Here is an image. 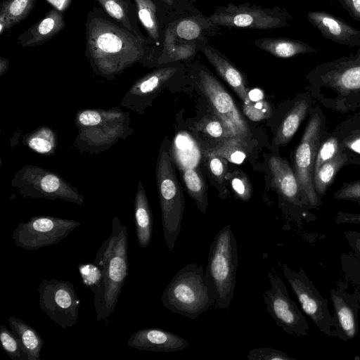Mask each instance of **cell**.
I'll return each mask as SVG.
<instances>
[{
    "label": "cell",
    "instance_id": "603a6c76",
    "mask_svg": "<svg viewBox=\"0 0 360 360\" xmlns=\"http://www.w3.org/2000/svg\"><path fill=\"white\" fill-rule=\"evenodd\" d=\"M65 27L63 12L52 8L44 18L20 34L17 43L24 48L41 46L56 36Z\"/></svg>",
    "mask_w": 360,
    "mask_h": 360
},
{
    "label": "cell",
    "instance_id": "d6986e66",
    "mask_svg": "<svg viewBox=\"0 0 360 360\" xmlns=\"http://www.w3.org/2000/svg\"><path fill=\"white\" fill-rule=\"evenodd\" d=\"M269 167L274 187L283 199L297 208L304 218L309 217L310 207L304 200L294 170L288 160L272 155L269 160Z\"/></svg>",
    "mask_w": 360,
    "mask_h": 360
},
{
    "label": "cell",
    "instance_id": "9a60e30c",
    "mask_svg": "<svg viewBox=\"0 0 360 360\" xmlns=\"http://www.w3.org/2000/svg\"><path fill=\"white\" fill-rule=\"evenodd\" d=\"M195 76L214 113L226 123L236 138L246 141L250 135L248 125L230 94L208 69L200 64L196 68Z\"/></svg>",
    "mask_w": 360,
    "mask_h": 360
},
{
    "label": "cell",
    "instance_id": "7a4b0ae2",
    "mask_svg": "<svg viewBox=\"0 0 360 360\" xmlns=\"http://www.w3.org/2000/svg\"><path fill=\"white\" fill-rule=\"evenodd\" d=\"M127 229L119 217L112 221L110 236L104 240L95 257L101 270V280L93 290L97 322L105 321L113 313L129 274Z\"/></svg>",
    "mask_w": 360,
    "mask_h": 360
},
{
    "label": "cell",
    "instance_id": "60d3db41",
    "mask_svg": "<svg viewBox=\"0 0 360 360\" xmlns=\"http://www.w3.org/2000/svg\"><path fill=\"white\" fill-rule=\"evenodd\" d=\"M78 269L82 283L91 291L94 290L101 280V269L94 263L82 264Z\"/></svg>",
    "mask_w": 360,
    "mask_h": 360
},
{
    "label": "cell",
    "instance_id": "d590c367",
    "mask_svg": "<svg viewBox=\"0 0 360 360\" xmlns=\"http://www.w3.org/2000/svg\"><path fill=\"white\" fill-rule=\"evenodd\" d=\"M245 143L238 139H231L223 141L210 150L219 155L226 160L234 164H241L246 158Z\"/></svg>",
    "mask_w": 360,
    "mask_h": 360
},
{
    "label": "cell",
    "instance_id": "8992f818",
    "mask_svg": "<svg viewBox=\"0 0 360 360\" xmlns=\"http://www.w3.org/2000/svg\"><path fill=\"white\" fill-rule=\"evenodd\" d=\"M162 305L173 313L196 319L215 301L206 282L202 265H185L172 277L161 296Z\"/></svg>",
    "mask_w": 360,
    "mask_h": 360
},
{
    "label": "cell",
    "instance_id": "4dcf8cb0",
    "mask_svg": "<svg viewBox=\"0 0 360 360\" xmlns=\"http://www.w3.org/2000/svg\"><path fill=\"white\" fill-rule=\"evenodd\" d=\"M37 0H2L0 4V34L28 17Z\"/></svg>",
    "mask_w": 360,
    "mask_h": 360
},
{
    "label": "cell",
    "instance_id": "8fae6325",
    "mask_svg": "<svg viewBox=\"0 0 360 360\" xmlns=\"http://www.w3.org/2000/svg\"><path fill=\"white\" fill-rule=\"evenodd\" d=\"M207 18L216 26L264 30L290 26L292 16L278 6L267 8L249 4L229 3L218 6Z\"/></svg>",
    "mask_w": 360,
    "mask_h": 360
},
{
    "label": "cell",
    "instance_id": "c3c4849f",
    "mask_svg": "<svg viewBox=\"0 0 360 360\" xmlns=\"http://www.w3.org/2000/svg\"><path fill=\"white\" fill-rule=\"evenodd\" d=\"M349 111L360 112V91L355 94L348 101L347 105V112Z\"/></svg>",
    "mask_w": 360,
    "mask_h": 360
},
{
    "label": "cell",
    "instance_id": "db71d44e",
    "mask_svg": "<svg viewBox=\"0 0 360 360\" xmlns=\"http://www.w3.org/2000/svg\"><path fill=\"white\" fill-rule=\"evenodd\" d=\"M358 165H360V162L358 163Z\"/></svg>",
    "mask_w": 360,
    "mask_h": 360
},
{
    "label": "cell",
    "instance_id": "ac0fdd59",
    "mask_svg": "<svg viewBox=\"0 0 360 360\" xmlns=\"http://www.w3.org/2000/svg\"><path fill=\"white\" fill-rule=\"evenodd\" d=\"M330 294L334 310L333 337L343 341L355 338L359 330L360 295L347 292L342 288H332Z\"/></svg>",
    "mask_w": 360,
    "mask_h": 360
},
{
    "label": "cell",
    "instance_id": "83f0119b",
    "mask_svg": "<svg viewBox=\"0 0 360 360\" xmlns=\"http://www.w3.org/2000/svg\"><path fill=\"white\" fill-rule=\"evenodd\" d=\"M134 215L138 243L141 248H146L152 238L153 218L141 180L139 181L135 194Z\"/></svg>",
    "mask_w": 360,
    "mask_h": 360
},
{
    "label": "cell",
    "instance_id": "d6a6232c",
    "mask_svg": "<svg viewBox=\"0 0 360 360\" xmlns=\"http://www.w3.org/2000/svg\"><path fill=\"white\" fill-rule=\"evenodd\" d=\"M22 144L35 153L51 156L56 154L58 148V137L53 129L41 126L22 137Z\"/></svg>",
    "mask_w": 360,
    "mask_h": 360
},
{
    "label": "cell",
    "instance_id": "7402d4cb",
    "mask_svg": "<svg viewBox=\"0 0 360 360\" xmlns=\"http://www.w3.org/2000/svg\"><path fill=\"white\" fill-rule=\"evenodd\" d=\"M127 345L142 351L172 352L186 349L189 342L172 332L148 328L133 333L128 339Z\"/></svg>",
    "mask_w": 360,
    "mask_h": 360
},
{
    "label": "cell",
    "instance_id": "8d00e7d4",
    "mask_svg": "<svg viewBox=\"0 0 360 360\" xmlns=\"http://www.w3.org/2000/svg\"><path fill=\"white\" fill-rule=\"evenodd\" d=\"M340 153V148L338 138L331 131H327L318 148L313 174L322 165L333 159Z\"/></svg>",
    "mask_w": 360,
    "mask_h": 360
},
{
    "label": "cell",
    "instance_id": "f6af8a7d",
    "mask_svg": "<svg viewBox=\"0 0 360 360\" xmlns=\"http://www.w3.org/2000/svg\"><path fill=\"white\" fill-rule=\"evenodd\" d=\"M354 20L360 22V0H337Z\"/></svg>",
    "mask_w": 360,
    "mask_h": 360
},
{
    "label": "cell",
    "instance_id": "30bf717a",
    "mask_svg": "<svg viewBox=\"0 0 360 360\" xmlns=\"http://www.w3.org/2000/svg\"><path fill=\"white\" fill-rule=\"evenodd\" d=\"M11 186L25 198L61 200L82 205L84 195L58 174L41 166L25 165L13 175Z\"/></svg>",
    "mask_w": 360,
    "mask_h": 360
},
{
    "label": "cell",
    "instance_id": "e575fe53",
    "mask_svg": "<svg viewBox=\"0 0 360 360\" xmlns=\"http://www.w3.org/2000/svg\"><path fill=\"white\" fill-rule=\"evenodd\" d=\"M195 128L207 136L214 139H221L222 141L237 139L226 123L215 114L212 116L203 117L195 124Z\"/></svg>",
    "mask_w": 360,
    "mask_h": 360
},
{
    "label": "cell",
    "instance_id": "7c38bea8",
    "mask_svg": "<svg viewBox=\"0 0 360 360\" xmlns=\"http://www.w3.org/2000/svg\"><path fill=\"white\" fill-rule=\"evenodd\" d=\"M81 223L53 216H33L19 223L11 238L15 244L27 250H35L59 243Z\"/></svg>",
    "mask_w": 360,
    "mask_h": 360
},
{
    "label": "cell",
    "instance_id": "b9f144b4",
    "mask_svg": "<svg viewBox=\"0 0 360 360\" xmlns=\"http://www.w3.org/2000/svg\"><path fill=\"white\" fill-rule=\"evenodd\" d=\"M249 360H296L281 350L269 347H257L249 350Z\"/></svg>",
    "mask_w": 360,
    "mask_h": 360
},
{
    "label": "cell",
    "instance_id": "5b68a950",
    "mask_svg": "<svg viewBox=\"0 0 360 360\" xmlns=\"http://www.w3.org/2000/svg\"><path fill=\"white\" fill-rule=\"evenodd\" d=\"M238 246L230 224L219 231L210 245L205 277L216 307L229 310L238 266Z\"/></svg>",
    "mask_w": 360,
    "mask_h": 360
},
{
    "label": "cell",
    "instance_id": "484cf974",
    "mask_svg": "<svg viewBox=\"0 0 360 360\" xmlns=\"http://www.w3.org/2000/svg\"><path fill=\"white\" fill-rule=\"evenodd\" d=\"M338 139L340 152L348 157L349 165L360 162V112L347 117L331 131Z\"/></svg>",
    "mask_w": 360,
    "mask_h": 360
},
{
    "label": "cell",
    "instance_id": "74e56055",
    "mask_svg": "<svg viewBox=\"0 0 360 360\" xmlns=\"http://www.w3.org/2000/svg\"><path fill=\"white\" fill-rule=\"evenodd\" d=\"M0 342L3 350L13 360H28L16 336L4 325L0 327Z\"/></svg>",
    "mask_w": 360,
    "mask_h": 360
},
{
    "label": "cell",
    "instance_id": "bcb514c9",
    "mask_svg": "<svg viewBox=\"0 0 360 360\" xmlns=\"http://www.w3.org/2000/svg\"><path fill=\"white\" fill-rule=\"evenodd\" d=\"M343 234L352 250L360 260V232L357 231H346Z\"/></svg>",
    "mask_w": 360,
    "mask_h": 360
},
{
    "label": "cell",
    "instance_id": "3957f363",
    "mask_svg": "<svg viewBox=\"0 0 360 360\" xmlns=\"http://www.w3.org/2000/svg\"><path fill=\"white\" fill-rule=\"evenodd\" d=\"M306 91L314 101L340 113H347L348 101L360 91V46L354 54L321 63L305 76Z\"/></svg>",
    "mask_w": 360,
    "mask_h": 360
},
{
    "label": "cell",
    "instance_id": "ffe728a7",
    "mask_svg": "<svg viewBox=\"0 0 360 360\" xmlns=\"http://www.w3.org/2000/svg\"><path fill=\"white\" fill-rule=\"evenodd\" d=\"M309 22L326 39L349 47L360 46V30L344 19L326 11H309Z\"/></svg>",
    "mask_w": 360,
    "mask_h": 360
},
{
    "label": "cell",
    "instance_id": "d4e9b609",
    "mask_svg": "<svg viewBox=\"0 0 360 360\" xmlns=\"http://www.w3.org/2000/svg\"><path fill=\"white\" fill-rule=\"evenodd\" d=\"M314 102L307 91L298 96L276 131L274 137V144L276 146H284L290 142L303 120L309 114Z\"/></svg>",
    "mask_w": 360,
    "mask_h": 360
},
{
    "label": "cell",
    "instance_id": "6da1fadb",
    "mask_svg": "<svg viewBox=\"0 0 360 360\" xmlns=\"http://www.w3.org/2000/svg\"><path fill=\"white\" fill-rule=\"evenodd\" d=\"M84 25L85 56L96 76L112 81L136 63L150 67L147 40L115 22L102 8L93 7Z\"/></svg>",
    "mask_w": 360,
    "mask_h": 360
},
{
    "label": "cell",
    "instance_id": "52a82bcc",
    "mask_svg": "<svg viewBox=\"0 0 360 360\" xmlns=\"http://www.w3.org/2000/svg\"><path fill=\"white\" fill-rule=\"evenodd\" d=\"M165 137L160 146L155 168L164 240L169 252L173 251L181 231L185 199L176 178Z\"/></svg>",
    "mask_w": 360,
    "mask_h": 360
},
{
    "label": "cell",
    "instance_id": "f35d334b",
    "mask_svg": "<svg viewBox=\"0 0 360 360\" xmlns=\"http://www.w3.org/2000/svg\"><path fill=\"white\" fill-rule=\"evenodd\" d=\"M227 179L236 195L244 202L248 201L252 195V187L247 176L241 171L227 173Z\"/></svg>",
    "mask_w": 360,
    "mask_h": 360
},
{
    "label": "cell",
    "instance_id": "836d02e7",
    "mask_svg": "<svg viewBox=\"0 0 360 360\" xmlns=\"http://www.w3.org/2000/svg\"><path fill=\"white\" fill-rule=\"evenodd\" d=\"M183 179L188 194L196 203L199 211L205 214L208 205L207 188L201 174L195 168L185 169Z\"/></svg>",
    "mask_w": 360,
    "mask_h": 360
},
{
    "label": "cell",
    "instance_id": "f546056e",
    "mask_svg": "<svg viewBox=\"0 0 360 360\" xmlns=\"http://www.w3.org/2000/svg\"><path fill=\"white\" fill-rule=\"evenodd\" d=\"M8 321L27 359L40 360V353L44 341L35 328L14 316H10Z\"/></svg>",
    "mask_w": 360,
    "mask_h": 360
},
{
    "label": "cell",
    "instance_id": "4fadbf2b",
    "mask_svg": "<svg viewBox=\"0 0 360 360\" xmlns=\"http://www.w3.org/2000/svg\"><path fill=\"white\" fill-rule=\"evenodd\" d=\"M268 278L271 288L263 295L266 311L285 333L307 336L309 323L297 303L290 298L283 281L272 271L268 273Z\"/></svg>",
    "mask_w": 360,
    "mask_h": 360
},
{
    "label": "cell",
    "instance_id": "f5cc1de1",
    "mask_svg": "<svg viewBox=\"0 0 360 360\" xmlns=\"http://www.w3.org/2000/svg\"><path fill=\"white\" fill-rule=\"evenodd\" d=\"M356 202L360 206V200L356 201Z\"/></svg>",
    "mask_w": 360,
    "mask_h": 360
},
{
    "label": "cell",
    "instance_id": "f1b7e54d",
    "mask_svg": "<svg viewBox=\"0 0 360 360\" xmlns=\"http://www.w3.org/2000/svg\"><path fill=\"white\" fill-rule=\"evenodd\" d=\"M255 45L279 58L317 52V49L302 41L287 37H266L255 39Z\"/></svg>",
    "mask_w": 360,
    "mask_h": 360
},
{
    "label": "cell",
    "instance_id": "5bb4252c",
    "mask_svg": "<svg viewBox=\"0 0 360 360\" xmlns=\"http://www.w3.org/2000/svg\"><path fill=\"white\" fill-rule=\"evenodd\" d=\"M39 305L58 326L68 328L75 325L80 300L74 285L68 281L44 279L39 283Z\"/></svg>",
    "mask_w": 360,
    "mask_h": 360
},
{
    "label": "cell",
    "instance_id": "681fc988",
    "mask_svg": "<svg viewBox=\"0 0 360 360\" xmlns=\"http://www.w3.org/2000/svg\"><path fill=\"white\" fill-rule=\"evenodd\" d=\"M248 98L251 101H259L264 98V93L259 89H252L248 92Z\"/></svg>",
    "mask_w": 360,
    "mask_h": 360
},
{
    "label": "cell",
    "instance_id": "7dc6e473",
    "mask_svg": "<svg viewBox=\"0 0 360 360\" xmlns=\"http://www.w3.org/2000/svg\"><path fill=\"white\" fill-rule=\"evenodd\" d=\"M335 223L360 224V214L339 211L336 215Z\"/></svg>",
    "mask_w": 360,
    "mask_h": 360
},
{
    "label": "cell",
    "instance_id": "9c48e42d",
    "mask_svg": "<svg viewBox=\"0 0 360 360\" xmlns=\"http://www.w3.org/2000/svg\"><path fill=\"white\" fill-rule=\"evenodd\" d=\"M302 138L293 155V170L302 196L310 209L319 207L322 202L313 186V169L318 148L326 133V118L319 105L313 106Z\"/></svg>",
    "mask_w": 360,
    "mask_h": 360
},
{
    "label": "cell",
    "instance_id": "277c9868",
    "mask_svg": "<svg viewBox=\"0 0 360 360\" xmlns=\"http://www.w3.org/2000/svg\"><path fill=\"white\" fill-rule=\"evenodd\" d=\"M78 129L73 146L81 153L98 155L132 134L129 112L120 107L82 109L75 116Z\"/></svg>",
    "mask_w": 360,
    "mask_h": 360
},
{
    "label": "cell",
    "instance_id": "816d5d0a",
    "mask_svg": "<svg viewBox=\"0 0 360 360\" xmlns=\"http://www.w3.org/2000/svg\"><path fill=\"white\" fill-rule=\"evenodd\" d=\"M10 67L9 60L3 56H0V77H3Z\"/></svg>",
    "mask_w": 360,
    "mask_h": 360
},
{
    "label": "cell",
    "instance_id": "44dd1931",
    "mask_svg": "<svg viewBox=\"0 0 360 360\" xmlns=\"http://www.w3.org/2000/svg\"><path fill=\"white\" fill-rule=\"evenodd\" d=\"M159 1V0H158ZM139 23L146 33L150 51V67L154 66L162 45L163 32L168 18L162 15L158 0H133Z\"/></svg>",
    "mask_w": 360,
    "mask_h": 360
},
{
    "label": "cell",
    "instance_id": "4316f807",
    "mask_svg": "<svg viewBox=\"0 0 360 360\" xmlns=\"http://www.w3.org/2000/svg\"><path fill=\"white\" fill-rule=\"evenodd\" d=\"M101 8L115 22L139 37L147 40L139 25L136 8L131 0H96Z\"/></svg>",
    "mask_w": 360,
    "mask_h": 360
},
{
    "label": "cell",
    "instance_id": "f907efd6",
    "mask_svg": "<svg viewBox=\"0 0 360 360\" xmlns=\"http://www.w3.org/2000/svg\"><path fill=\"white\" fill-rule=\"evenodd\" d=\"M161 3H162L165 6L171 9H179L182 7V4H181V0H159Z\"/></svg>",
    "mask_w": 360,
    "mask_h": 360
},
{
    "label": "cell",
    "instance_id": "2e32d148",
    "mask_svg": "<svg viewBox=\"0 0 360 360\" xmlns=\"http://www.w3.org/2000/svg\"><path fill=\"white\" fill-rule=\"evenodd\" d=\"M280 266L303 311L321 332L333 337V316L328 300L322 296L302 268L295 271L286 264H280Z\"/></svg>",
    "mask_w": 360,
    "mask_h": 360
},
{
    "label": "cell",
    "instance_id": "ab89813d",
    "mask_svg": "<svg viewBox=\"0 0 360 360\" xmlns=\"http://www.w3.org/2000/svg\"><path fill=\"white\" fill-rule=\"evenodd\" d=\"M243 112L252 121H260L269 117L272 110L269 104L264 101H248L243 104Z\"/></svg>",
    "mask_w": 360,
    "mask_h": 360
},
{
    "label": "cell",
    "instance_id": "ee69618b",
    "mask_svg": "<svg viewBox=\"0 0 360 360\" xmlns=\"http://www.w3.org/2000/svg\"><path fill=\"white\" fill-rule=\"evenodd\" d=\"M333 199L357 201L360 200V179L343 183L332 196Z\"/></svg>",
    "mask_w": 360,
    "mask_h": 360
},
{
    "label": "cell",
    "instance_id": "1f68e13d",
    "mask_svg": "<svg viewBox=\"0 0 360 360\" xmlns=\"http://www.w3.org/2000/svg\"><path fill=\"white\" fill-rule=\"evenodd\" d=\"M348 160L347 155L340 152L333 159L322 165L313 174L314 188L321 200L326 195L328 187L333 184L340 169L347 165Z\"/></svg>",
    "mask_w": 360,
    "mask_h": 360
},
{
    "label": "cell",
    "instance_id": "cb8c5ba5",
    "mask_svg": "<svg viewBox=\"0 0 360 360\" xmlns=\"http://www.w3.org/2000/svg\"><path fill=\"white\" fill-rule=\"evenodd\" d=\"M219 75L228 83L243 101H250L243 75L235 65L220 51L207 42L200 50Z\"/></svg>",
    "mask_w": 360,
    "mask_h": 360
},
{
    "label": "cell",
    "instance_id": "e0dca14e",
    "mask_svg": "<svg viewBox=\"0 0 360 360\" xmlns=\"http://www.w3.org/2000/svg\"><path fill=\"white\" fill-rule=\"evenodd\" d=\"M169 64L160 65L137 79L124 94L120 107L143 115L153 98L176 73L178 66Z\"/></svg>",
    "mask_w": 360,
    "mask_h": 360
},
{
    "label": "cell",
    "instance_id": "ba28073f",
    "mask_svg": "<svg viewBox=\"0 0 360 360\" xmlns=\"http://www.w3.org/2000/svg\"><path fill=\"white\" fill-rule=\"evenodd\" d=\"M216 25L202 15L169 17L155 65L185 60L194 56L207 43V34Z\"/></svg>",
    "mask_w": 360,
    "mask_h": 360
},
{
    "label": "cell",
    "instance_id": "7bdbcfd3",
    "mask_svg": "<svg viewBox=\"0 0 360 360\" xmlns=\"http://www.w3.org/2000/svg\"><path fill=\"white\" fill-rule=\"evenodd\" d=\"M208 167L219 183H223L226 175V160L210 149L206 152Z\"/></svg>",
    "mask_w": 360,
    "mask_h": 360
}]
</instances>
